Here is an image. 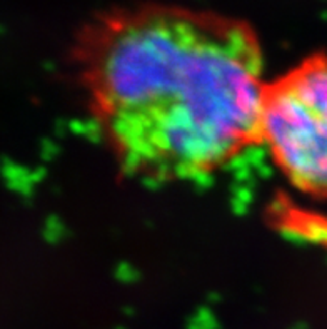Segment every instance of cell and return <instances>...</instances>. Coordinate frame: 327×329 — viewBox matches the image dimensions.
I'll list each match as a JSON object with an SVG mask.
<instances>
[{"mask_svg": "<svg viewBox=\"0 0 327 329\" xmlns=\"http://www.w3.org/2000/svg\"><path fill=\"white\" fill-rule=\"evenodd\" d=\"M259 141L295 189L327 197V57L307 59L267 82Z\"/></svg>", "mask_w": 327, "mask_h": 329, "instance_id": "2", "label": "cell"}, {"mask_svg": "<svg viewBox=\"0 0 327 329\" xmlns=\"http://www.w3.org/2000/svg\"><path fill=\"white\" fill-rule=\"evenodd\" d=\"M77 64L90 116L135 176L201 177L260 139L267 84L247 22L172 5L107 12L78 35Z\"/></svg>", "mask_w": 327, "mask_h": 329, "instance_id": "1", "label": "cell"}]
</instances>
